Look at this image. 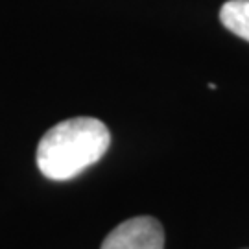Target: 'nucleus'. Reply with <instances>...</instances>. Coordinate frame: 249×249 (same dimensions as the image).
<instances>
[{"label":"nucleus","mask_w":249,"mask_h":249,"mask_svg":"<svg viewBox=\"0 0 249 249\" xmlns=\"http://www.w3.org/2000/svg\"><path fill=\"white\" fill-rule=\"evenodd\" d=\"M111 144L107 125L90 116H76L50 127L37 146V166L45 178L67 181L98 162Z\"/></svg>","instance_id":"obj_1"},{"label":"nucleus","mask_w":249,"mask_h":249,"mask_svg":"<svg viewBox=\"0 0 249 249\" xmlns=\"http://www.w3.org/2000/svg\"><path fill=\"white\" fill-rule=\"evenodd\" d=\"M102 249H164V229L151 216H135L116 225Z\"/></svg>","instance_id":"obj_2"},{"label":"nucleus","mask_w":249,"mask_h":249,"mask_svg":"<svg viewBox=\"0 0 249 249\" xmlns=\"http://www.w3.org/2000/svg\"><path fill=\"white\" fill-rule=\"evenodd\" d=\"M220 20L231 34L249 43V0H229L220 9Z\"/></svg>","instance_id":"obj_3"}]
</instances>
